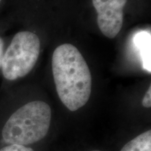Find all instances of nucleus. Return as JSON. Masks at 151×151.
<instances>
[{
	"instance_id": "1",
	"label": "nucleus",
	"mask_w": 151,
	"mask_h": 151,
	"mask_svg": "<svg viewBox=\"0 0 151 151\" xmlns=\"http://www.w3.org/2000/svg\"><path fill=\"white\" fill-rule=\"evenodd\" d=\"M52 70L60 100L71 111L87 104L92 92V76L82 54L70 43L58 46L52 54Z\"/></svg>"
},
{
	"instance_id": "2",
	"label": "nucleus",
	"mask_w": 151,
	"mask_h": 151,
	"mask_svg": "<svg viewBox=\"0 0 151 151\" xmlns=\"http://www.w3.org/2000/svg\"><path fill=\"white\" fill-rule=\"evenodd\" d=\"M52 111L42 101L29 102L11 115L2 129L6 143L26 146L43 139L48 134Z\"/></svg>"
},
{
	"instance_id": "3",
	"label": "nucleus",
	"mask_w": 151,
	"mask_h": 151,
	"mask_svg": "<svg viewBox=\"0 0 151 151\" xmlns=\"http://www.w3.org/2000/svg\"><path fill=\"white\" fill-rule=\"evenodd\" d=\"M40 49V40L35 33H17L3 55L1 67L4 78L14 81L27 75L37 63Z\"/></svg>"
},
{
	"instance_id": "4",
	"label": "nucleus",
	"mask_w": 151,
	"mask_h": 151,
	"mask_svg": "<svg viewBox=\"0 0 151 151\" xmlns=\"http://www.w3.org/2000/svg\"><path fill=\"white\" fill-rule=\"evenodd\" d=\"M127 0H92L97 13V24L106 37L113 39L118 35L123 24V9Z\"/></svg>"
},
{
	"instance_id": "5",
	"label": "nucleus",
	"mask_w": 151,
	"mask_h": 151,
	"mask_svg": "<svg viewBox=\"0 0 151 151\" xmlns=\"http://www.w3.org/2000/svg\"><path fill=\"white\" fill-rule=\"evenodd\" d=\"M150 33L141 31L134 37V43L140 52L143 66L146 70L150 73Z\"/></svg>"
},
{
	"instance_id": "6",
	"label": "nucleus",
	"mask_w": 151,
	"mask_h": 151,
	"mask_svg": "<svg viewBox=\"0 0 151 151\" xmlns=\"http://www.w3.org/2000/svg\"><path fill=\"white\" fill-rule=\"evenodd\" d=\"M120 151H151V130L143 132L129 141Z\"/></svg>"
},
{
	"instance_id": "7",
	"label": "nucleus",
	"mask_w": 151,
	"mask_h": 151,
	"mask_svg": "<svg viewBox=\"0 0 151 151\" xmlns=\"http://www.w3.org/2000/svg\"><path fill=\"white\" fill-rule=\"evenodd\" d=\"M0 151H34L32 148L22 145L11 144L4 147Z\"/></svg>"
},
{
	"instance_id": "8",
	"label": "nucleus",
	"mask_w": 151,
	"mask_h": 151,
	"mask_svg": "<svg viewBox=\"0 0 151 151\" xmlns=\"http://www.w3.org/2000/svg\"><path fill=\"white\" fill-rule=\"evenodd\" d=\"M142 105L145 108H150L151 107V87H149V88L147 90L144 97H143L142 101Z\"/></svg>"
},
{
	"instance_id": "9",
	"label": "nucleus",
	"mask_w": 151,
	"mask_h": 151,
	"mask_svg": "<svg viewBox=\"0 0 151 151\" xmlns=\"http://www.w3.org/2000/svg\"><path fill=\"white\" fill-rule=\"evenodd\" d=\"M4 43L3 39L0 37V68H1L4 55Z\"/></svg>"
},
{
	"instance_id": "10",
	"label": "nucleus",
	"mask_w": 151,
	"mask_h": 151,
	"mask_svg": "<svg viewBox=\"0 0 151 151\" xmlns=\"http://www.w3.org/2000/svg\"><path fill=\"white\" fill-rule=\"evenodd\" d=\"M91 151H101V150H91Z\"/></svg>"
},
{
	"instance_id": "11",
	"label": "nucleus",
	"mask_w": 151,
	"mask_h": 151,
	"mask_svg": "<svg viewBox=\"0 0 151 151\" xmlns=\"http://www.w3.org/2000/svg\"><path fill=\"white\" fill-rule=\"evenodd\" d=\"M1 0H0V2H1Z\"/></svg>"
}]
</instances>
